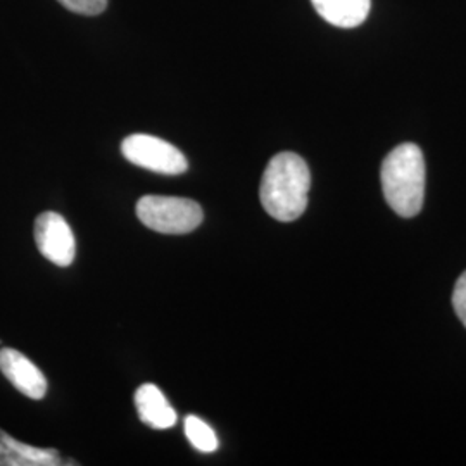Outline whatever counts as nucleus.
<instances>
[{
	"label": "nucleus",
	"mask_w": 466,
	"mask_h": 466,
	"mask_svg": "<svg viewBox=\"0 0 466 466\" xmlns=\"http://www.w3.org/2000/svg\"><path fill=\"white\" fill-rule=\"evenodd\" d=\"M309 188L311 173L306 161L294 152H280L268 163L259 198L269 217L290 223L306 211Z\"/></svg>",
	"instance_id": "nucleus-1"
},
{
	"label": "nucleus",
	"mask_w": 466,
	"mask_h": 466,
	"mask_svg": "<svg viewBox=\"0 0 466 466\" xmlns=\"http://www.w3.org/2000/svg\"><path fill=\"white\" fill-rule=\"evenodd\" d=\"M382 190L389 206L402 218L417 217L425 198V159L415 144H400L383 159Z\"/></svg>",
	"instance_id": "nucleus-2"
},
{
	"label": "nucleus",
	"mask_w": 466,
	"mask_h": 466,
	"mask_svg": "<svg viewBox=\"0 0 466 466\" xmlns=\"http://www.w3.org/2000/svg\"><path fill=\"white\" fill-rule=\"evenodd\" d=\"M137 217L154 232L184 235L194 232L199 227L204 213L196 200L144 196L137 202Z\"/></svg>",
	"instance_id": "nucleus-3"
},
{
	"label": "nucleus",
	"mask_w": 466,
	"mask_h": 466,
	"mask_svg": "<svg viewBox=\"0 0 466 466\" xmlns=\"http://www.w3.org/2000/svg\"><path fill=\"white\" fill-rule=\"evenodd\" d=\"M121 152L135 167L161 175H182L188 167L182 150L152 135L135 134L127 137L121 144Z\"/></svg>",
	"instance_id": "nucleus-4"
},
{
	"label": "nucleus",
	"mask_w": 466,
	"mask_h": 466,
	"mask_svg": "<svg viewBox=\"0 0 466 466\" xmlns=\"http://www.w3.org/2000/svg\"><path fill=\"white\" fill-rule=\"evenodd\" d=\"M35 242L40 254L57 267H69L75 261L76 240L66 219L46 211L35 221Z\"/></svg>",
	"instance_id": "nucleus-5"
},
{
	"label": "nucleus",
	"mask_w": 466,
	"mask_h": 466,
	"mask_svg": "<svg viewBox=\"0 0 466 466\" xmlns=\"http://www.w3.org/2000/svg\"><path fill=\"white\" fill-rule=\"evenodd\" d=\"M0 371L30 400H44L47 394V380L44 373L19 350L11 348L0 350Z\"/></svg>",
	"instance_id": "nucleus-6"
},
{
	"label": "nucleus",
	"mask_w": 466,
	"mask_h": 466,
	"mask_svg": "<svg viewBox=\"0 0 466 466\" xmlns=\"http://www.w3.org/2000/svg\"><path fill=\"white\" fill-rule=\"evenodd\" d=\"M135 406L140 420L156 431H167L177 423V411L169 406L159 387L144 383L135 392Z\"/></svg>",
	"instance_id": "nucleus-7"
},
{
	"label": "nucleus",
	"mask_w": 466,
	"mask_h": 466,
	"mask_svg": "<svg viewBox=\"0 0 466 466\" xmlns=\"http://www.w3.org/2000/svg\"><path fill=\"white\" fill-rule=\"evenodd\" d=\"M63 458L56 450H42L23 444L0 431V466H57Z\"/></svg>",
	"instance_id": "nucleus-8"
},
{
	"label": "nucleus",
	"mask_w": 466,
	"mask_h": 466,
	"mask_svg": "<svg viewBox=\"0 0 466 466\" xmlns=\"http://www.w3.org/2000/svg\"><path fill=\"white\" fill-rule=\"evenodd\" d=\"M318 15L339 28L360 26L370 13L371 0H311Z\"/></svg>",
	"instance_id": "nucleus-9"
},
{
	"label": "nucleus",
	"mask_w": 466,
	"mask_h": 466,
	"mask_svg": "<svg viewBox=\"0 0 466 466\" xmlns=\"http://www.w3.org/2000/svg\"><path fill=\"white\" fill-rule=\"evenodd\" d=\"M185 435L190 444L200 452H215L218 450V437L215 431L199 417L185 418Z\"/></svg>",
	"instance_id": "nucleus-10"
},
{
	"label": "nucleus",
	"mask_w": 466,
	"mask_h": 466,
	"mask_svg": "<svg viewBox=\"0 0 466 466\" xmlns=\"http://www.w3.org/2000/svg\"><path fill=\"white\" fill-rule=\"evenodd\" d=\"M67 11L82 16H97L107 7V0H57Z\"/></svg>",
	"instance_id": "nucleus-11"
},
{
	"label": "nucleus",
	"mask_w": 466,
	"mask_h": 466,
	"mask_svg": "<svg viewBox=\"0 0 466 466\" xmlns=\"http://www.w3.org/2000/svg\"><path fill=\"white\" fill-rule=\"evenodd\" d=\"M452 308L466 327V271L458 279L452 292Z\"/></svg>",
	"instance_id": "nucleus-12"
}]
</instances>
